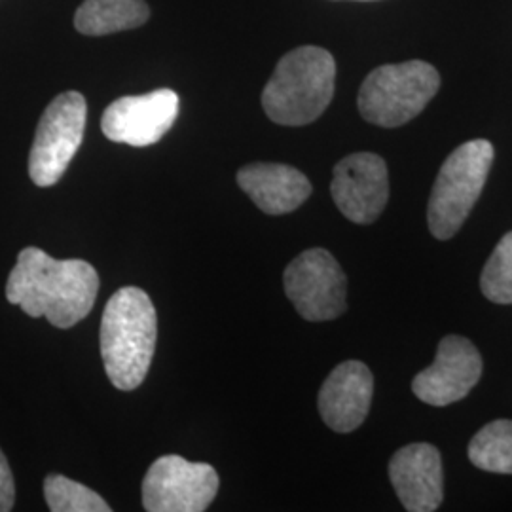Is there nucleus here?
Listing matches in <instances>:
<instances>
[{"instance_id": "obj_8", "label": "nucleus", "mask_w": 512, "mask_h": 512, "mask_svg": "<svg viewBox=\"0 0 512 512\" xmlns=\"http://www.w3.org/2000/svg\"><path fill=\"white\" fill-rule=\"evenodd\" d=\"M219 473L209 463L162 456L143 480V507L148 512H202L219 494Z\"/></svg>"}, {"instance_id": "obj_19", "label": "nucleus", "mask_w": 512, "mask_h": 512, "mask_svg": "<svg viewBox=\"0 0 512 512\" xmlns=\"http://www.w3.org/2000/svg\"><path fill=\"white\" fill-rule=\"evenodd\" d=\"M16 503V484L14 475L10 471L8 459L0 450V512H8L14 509Z\"/></svg>"}, {"instance_id": "obj_10", "label": "nucleus", "mask_w": 512, "mask_h": 512, "mask_svg": "<svg viewBox=\"0 0 512 512\" xmlns=\"http://www.w3.org/2000/svg\"><path fill=\"white\" fill-rule=\"evenodd\" d=\"M330 194L346 219L370 224L384 213L389 200V173L378 154L357 152L334 167Z\"/></svg>"}, {"instance_id": "obj_16", "label": "nucleus", "mask_w": 512, "mask_h": 512, "mask_svg": "<svg viewBox=\"0 0 512 512\" xmlns=\"http://www.w3.org/2000/svg\"><path fill=\"white\" fill-rule=\"evenodd\" d=\"M473 465L497 475H512V420L484 425L469 444Z\"/></svg>"}, {"instance_id": "obj_18", "label": "nucleus", "mask_w": 512, "mask_h": 512, "mask_svg": "<svg viewBox=\"0 0 512 512\" xmlns=\"http://www.w3.org/2000/svg\"><path fill=\"white\" fill-rule=\"evenodd\" d=\"M480 289L495 304H512V232L495 245L480 275Z\"/></svg>"}, {"instance_id": "obj_13", "label": "nucleus", "mask_w": 512, "mask_h": 512, "mask_svg": "<svg viewBox=\"0 0 512 512\" xmlns=\"http://www.w3.org/2000/svg\"><path fill=\"white\" fill-rule=\"evenodd\" d=\"M374 395V378L361 361H346L330 372L319 391V414L336 433H351L363 425Z\"/></svg>"}, {"instance_id": "obj_12", "label": "nucleus", "mask_w": 512, "mask_h": 512, "mask_svg": "<svg viewBox=\"0 0 512 512\" xmlns=\"http://www.w3.org/2000/svg\"><path fill=\"white\" fill-rule=\"evenodd\" d=\"M389 480L406 511H437L444 497L439 450L427 442L408 444L397 450L389 461Z\"/></svg>"}, {"instance_id": "obj_2", "label": "nucleus", "mask_w": 512, "mask_h": 512, "mask_svg": "<svg viewBox=\"0 0 512 512\" xmlns=\"http://www.w3.org/2000/svg\"><path fill=\"white\" fill-rule=\"evenodd\" d=\"M156 338V308L145 291L124 287L110 296L101 319V357L116 389L133 391L145 382Z\"/></svg>"}, {"instance_id": "obj_14", "label": "nucleus", "mask_w": 512, "mask_h": 512, "mask_svg": "<svg viewBox=\"0 0 512 512\" xmlns=\"http://www.w3.org/2000/svg\"><path fill=\"white\" fill-rule=\"evenodd\" d=\"M239 188L266 215H287L311 196L310 179L285 164H251L238 171Z\"/></svg>"}, {"instance_id": "obj_3", "label": "nucleus", "mask_w": 512, "mask_h": 512, "mask_svg": "<svg viewBox=\"0 0 512 512\" xmlns=\"http://www.w3.org/2000/svg\"><path fill=\"white\" fill-rule=\"evenodd\" d=\"M336 61L317 46H302L283 55L262 92L266 116L279 126H308L334 97Z\"/></svg>"}, {"instance_id": "obj_1", "label": "nucleus", "mask_w": 512, "mask_h": 512, "mask_svg": "<svg viewBox=\"0 0 512 512\" xmlns=\"http://www.w3.org/2000/svg\"><path fill=\"white\" fill-rule=\"evenodd\" d=\"M99 293V274L80 258L57 260L27 247L6 283V298L29 317H46L57 329H71L90 315Z\"/></svg>"}, {"instance_id": "obj_4", "label": "nucleus", "mask_w": 512, "mask_h": 512, "mask_svg": "<svg viewBox=\"0 0 512 512\" xmlns=\"http://www.w3.org/2000/svg\"><path fill=\"white\" fill-rule=\"evenodd\" d=\"M494 145L475 139L456 148L440 167L427 207L429 230L437 239H452L478 202L494 164Z\"/></svg>"}, {"instance_id": "obj_6", "label": "nucleus", "mask_w": 512, "mask_h": 512, "mask_svg": "<svg viewBox=\"0 0 512 512\" xmlns=\"http://www.w3.org/2000/svg\"><path fill=\"white\" fill-rule=\"evenodd\" d=\"M86 116L88 105L78 92L57 95L44 110L29 154V175L37 186H54L65 175L82 145Z\"/></svg>"}, {"instance_id": "obj_15", "label": "nucleus", "mask_w": 512, "mask_h": 512, "mask_svg": "<svg viewBox=\"0 0 512 512\" xmlns=\"http://www.w3.org/2000/svg\"><path fill=\"white\" fill-rule=\"evenodd\" d=\"M148 18L145 0H84L74 14V27L86 37H105L141 27Z\"/></svg>"}, {"instance_id": "obj_7", "label": "nucleus", "mask_w": 512, "mask_h": 512, "mask_svg": "<svg viewBox=\"0 0 512 512\" xmlns=\"http://www.w3.org/2000/svg\"><path fill=\"white\" fill-rule=\"evenodd\" d=\"M283 285L296 311L311 323L336 319L348 306L346 274L325 249L296 256L283 274Z\"/></svg>"}, {"instance_id": "obj_11", "label": "nucleus", "mask_w": 512, "mask_h": 512, "mask_svg": "<svg viewBox=\"0 0 512 512\" xmlns=\"http://www.w3.org/2000/svg\"><path fill=\"white\" fill-rule=\"evenodd\" d=\"M482 376V357L463 336L442 338L435 363L421 370L412 382L414 395L431 406H448L469 395Z\"/></svg>"}, {"instance_id": "obj_5", "label": "nucleus", "mask_w": 512, "mask_h": 512, "mask_svg": "<svg viewBox=\"0 0 512 512\" xmlns=\"http://www.w3.org/2000/svg\"><path fill=\"white\" fill-rule=\"evenodd\" d=\"M439 88V71L425 61L384 65L366 76L357 99L359 112L374 126L399 128L421 114Z\"/></svg>"}, {"instance_id": "obj_17", "label": "nucleus", "mask_w": 512, "mask_h": 512, "mask_svg": "<svg viewBox=\"0 0 512 512\" xmlns=\"http://www.w3.org/2000/svg\"><path fill=\"white\" fill-rule=\"evenodd\" d=\"M44 497L52 512H110L109 503L101 495L67 476H48Z\"/></svg>"}, {"instance_id": "obj_9", "label": "nucleus", "mask_w": 512, "mask_h": 512, "mask_svg": "<svg viewBox=\"0 0 512 512\" xmlns=\"http://www.w3.org/2000/svg\"><path fill=\"white\" fill-rule=\"evenodd\" d=\"M179 116V95L173 90H154L145 95H128L110 103L101 129L114 143L150 147L158 143Z\"/></svg>"}]
</instances>
